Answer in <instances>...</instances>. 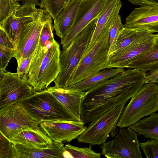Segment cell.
<instances>
[{
  "instance_id": "cell-33",
  "label": "cell",
  "mask_w": 158,
  "mask_h": 158,
  "mask_svg": "<svg viewBox=\"0 0 158 158\" xmlns=\"http://www.w3.org/2000/svg\"><path fill=\"white\" fill-rule=\"evenodd\" d=\"M33 54L26 58L18 63L16 73L23 78L27 80Z\"/></svg>"
},
{
  "instance_id": "cell-17",
  "label": "cell",
  "mask_w": 158,
  "mask_h": 158,
  "mask_svg": "<svg viewBox=\"0 0 158 158\" xmlns=\"http://www.w3.org/2000/svg\"><path fill=\"white\" fill-rule=\"evenodd\" d=\"M122 5L121 0H106L102 12L98 19L94 31L85 53L94 46L105 32L110 31L119 15Z\"/></svg>"
},
{
  "instance_id": "cell-24",
  "label": "cell",
  "mask_w": 158,
  "mask_h": 158,
  "mask_svg": "<svg viewBox=\"0 0 158 158\" xmlns=\"http://www.w3.org/2000/svg\"><path fill=\"white\" fill-rule=\"evenodd\" d=\"M128 127L146 138L158 140V112L145 117Z\"/></svg>"
},
{
  "instance_id": "cell-27",
  "label": "cell",
  "mask_w": 158,
  "mask_h": 158,
  "mask_svg": "<svg viewBox=\"0 0 158 158\" xmlns=\"http://www.w3.org/2000/svg\"><path fill=\"white\" fill-rule=\"evenodd\" d=\"M124 27L122 22L121 16L119 15L114 21L110 31L108 56L114 52L117 38L119 33Z\"/></svg>"
},
{
  "instance_id": "cell-31",
  "label": "cell",
  "mask_w": 158,
  "mask_h": 158,
  "mask_svg": "<svg viewBox=\"0 0 158 158\" xmlns=\"http://www.w3.org/2000/svg\"><path fill=\"white\" fill-rule=\"evenodd\" d=\"M52 22L51 18L44 24L41 31L38 46L43 47L46 42L55 40L53 33V27Z\"/></svg>"
},
{
  "instance_id": "cell-35",
  "label": "cell",
  "mask_w": 158,
  "mask_h": 158,
  "mask_svg": "<svg viewBox=\"0 0 158 158\" xmlns=\"http://www.w3.org/2000/svg\"><path fill=\"white\" fill-rule=\"evenodd\" d=\"M131 3L135 5L158 6V0H127Z\"/></svg>"
},
{
  "instance_id": "cell-38",
  "label": "cell",
  "mask_w": 158,
  "mask_h": 158,
  "mask_svg": "<svg viewBox=\"0 0 158 158\" xmlns=\"http://www.w3.org/2000/svg\"><path fill=\"white\" fill-rule=\"evenodd\" d=\"M155 40H158V33L156 34H155Z\"/></svg>"
},
{
  "instance_id": "cell-30",
  "label": "cell",
  "mask_w": 158,
  "mask_h": 158,
  "mask_svg": "<svg viewBox=\"0 0 158 158\" xmlns=\"http://www.w3.org/2000/svg\"><path fill=\"white\" fill-rule=\"evenodd\" d=\"M140 146L147 158H158V140L150 139L140 143Z\"/></svg>"
},
{
  "instance_id": "cell-6",
  "label": "cell",
  "mask_w": 158,
  "mask_h": 158,
  "mask_svg": "<svg viewBox=\"0 0 158 158\" xmlns=\"http://www.w3.org/2000/svg\"><path fill=\"white\" fill-rule=\"evenodd\" d=\"M126 103L114 107L91 122L77 138L78 142L101 145L106 142L110 134L113 138L118 131L117 125Z\"/></svg>"
},
{
  "instance_id": "cell-19",
  "label": "cell",
  "mask_w": 158,
  "mask_h": 158,
  "mask_svg": "<svg viewBox=\"0 0 158 158\" xmlns=\"http://www.w3.org/2000/svg\"><path fill=\"white\" fill-rule=\"evenodd\" d=\"M64 147L63 143L55 141H53L50 145L44 148L14 144L16 158H63Z\"/></svg>"
},
{
  "instance_id": "cell-9",
  "label": "cell",
  "mask_w": 158,
  "mask_h": 158,
  "mask_svg": "<svg viewBox=\"0 0 158 158\" xmlns=\"http://www.w3.org/2000/svg\"><path fill=\"white\" fill-rule=\"evenodd\" d=\"M40 124L18 103L0 108V133L9 140L22 131L39 128Z\"/></svg>"
},
{
  "instance_id": "cell-5",
  "label": "cell",
  "mask_w": 158,
  "mask_h": 158,
  "mask_svg": "<svg viewBox=\"0 0 158 158\" xmlns=\"http://www.w3.org/2000/svg\"><path fill=\"white\" fill-rule=\"evenodd\" d=\"M158 110V83L145 84L131 98L120 118L117 126L128 127Z\"/></svg>"
},
{
  "instance_id": "cell-3",
  "label": "cell",
  "mask_w": 158,
  "mask_h": 158,
  "mask_svg": "<svg viewBox=\"0 0 158 158\" xmlns=\"http://www.w3.org/2000/svg\"><path fill=\"white\" fill-rule=\"evenodd\" d=\"M98 19L92 21L61 52L60 72L54 81L56 88L67 89L70 80L85 54L96 26Z\"/></svg>"
},
{
  "instance_id": "cell-14",
  "label": "cell",
  "mask_w": 158,
  "mask_h": 158,
  "mask_svg": "<svg viewBox=\"0 0 158 158\" xmlns=\"http://www.w3.org/2000/svg\"><path fill=\"white\" fill-rule=\"evenodd\" d=\"M40 126L52 141L62 143L77 139L87 127L81 121L43 122Z\"/></svg>"
},
{
  "instance_id": "cell-32",
  "label": "cell",
  "mask_w": 158,
  "mask_h": 158,
  "mask_svg": "<svg viewBox=\"0 0 158 158\" xmlns=\"http://www.w3.org/2000/svg\"><path fill=\"white\" fill-rule=\"evenodd\" d=\"M0 72L5 71L10 60L14 57L15 50L6 48L0 46Z\"/></svg>"
},
{
  "instance_id": "cell-18",
  "label": "cell",
  "mask_w": 158,
  "mask_h": 158,
  "mask_svg": "<svg viewBox=\"0 0 158 158\" xmlns=\"http://www.w3.org/2000/svg\"><path fill=\"white\" fill-rule=\"evenodd\" d=\"M47 89L70 112L77 121H81V106L86 92L78 89L56 88L50 86Z\"/></svg>"
},
{
  "instance_id": "cell-26",
  "label": "cell",
  "mask_w": 158,
  "mask_h": 158,
  "mask_svg": "<svg viewBox=\"0 0 158 158\" xmlns=\"http://www.w3.org/2000/svg\"><path fill=\"white\" fill-rule=\"evenodd\" d=\"M71 0H41L37 5L47 11L54 20Z\"/></svg>"
},
{
  "instance_id": "cell-13",
  "label": "cell",
  "mask_w": 158,
  "mask_h": 158,
  "mask_svg": "<svg viewBox=\"0 0 158 158\" xmlns=\"http://www.w3.org/2000/svg\"><path fill=\"white\" fill-rule=\"evenodd\" d=\"M155 34L152 33L137 39L123 49L108 56V68L124 69L149 48L155 43Z\"/></svg>"
},
{
  "instance_id": "cell-1",
  "label": "cell",
  "mask_w": 158,
  "mask_h": 158,
  "mask_svg": "<svg viewBox=\"0 0 158 158\" xmlns=\"http://www.w3.org/2000/svg\"><path fill=\"white\" fill-rule=\"evenodd\" d=\"M147 83L146 72L127 69L86 92L81 121L91 122L114 107L126 103Z\"/></svg>"
},
{
  "instance_id": "cell-10",
  "label": "cell",
  "mask_w": 158,
  "mask_h": 158,
  "mask_svg": "<svg viewBox=\"0 0 158 158\" xmlns=\"http://www.w3.org/2000/svg\"><path fill=\"white\" fill-rule=\"evenodd\" d=\"M51 18L46 10L38 8L33 21L22 27L18 37L14 57L17 64L34 54L38 46L43 25Z\"/></svg>"
},
{
  "instance_id": "cell-4",
  "label": "cell",
  "mask_w": 158,
  "mask_h": 158,
  "mask_svg": "<svg viewBox=\"0 0 158 158\" xmlns=\"http://www.w3.org/2000/svg\"><path fill=\"white\" fill-rule=\"evenodd\" d=\"M18 103L40 123L46 122L77 121L47 89L35 91Z\"/></svg>"
},
{
  "instance_id": "cell-7",
  "label": "cell",
  "mask_w": 158,
  "mask_h": 158,
  "mask_svg": "<svg viewBox=\"0 0 158 158\" xmlns=\"http://www.w3.org/2000/svg\"><path fill=\"white\" fill-rule=\"evenodd\" d=\"M110 31L105 32L85 54L71 78L68 87L108 68Z\"/></svg>"
},
{
  "instance_id": "cell-21",
  "label": "cell",
  "mask_w": 158,
  "mask_h": 158,
  "mask_svg": "<svg viewBox=\"0 0 158 158\" xmlns=\"http://www.w3.org/2000/svg\"><path fill=\"white\" fill-rule=\"evenodd\" d=\"M10 140L14 144L39 148L47 147L53 142L40 127L35 129L22 131L14 135Z\"/></svg>"
},
{
  "instance_id": "cell-37",
  "label": "cell",
  "mask_w": 158,
  "mask_h": 158,
  "mask_svg": "<svg viewBox=\"0 0 158 158\" xmlns=\"http://www.w3.org/2000/svg\"><path fill=\"white\" fill-rule=\"evenodd\" d=\"M18 2H22L23 3H29L32 4L37 5L39 2V0H17Z\"/></svg>"
},
{
  "instance_id": "cell-22",
  "label": "cell",
  "mask_w": 158,
  "mask_h": 158,
  "mask_svg": "<svg viewBox=\"0 0 158 158\" xmlns=\"http://www.w3.org/2000/svg\"><path fill=\"white\" fill-rule=\"evenodd\" d=\"M158 68V40L144 52L132 61L127 69H135L145 72Z\"/></svg>"
},
{
  "instance_id": "cell-25",
  "label": "cell",
  "mask_w": 158,
  "mask_h": 158,
  "mask_svg": "<svg viewBox=\"0 0 158 158\" xmlns=\"http://www.w3.org/2000/svg\"><path fill=\"white\" fill-rule=\"evenodd\" d=\"M64 151L63 153V158H100L101 153H97L89 147L80 148L69 143L64 147Z\"/></svg>"
},
{
  "instance_id": "cell-28",
  "label": "cell",
  "mask_w": 158,
  "mask_h": 158,
  "mask_svg": "<svg viewBox=\"0 0 158 158\" xmlns=\"http://www.w3.org/2000/svg\"><path fill=\"white\" fill-rule=\"evenodd\" d=\"M21 6L17 0H0V23Z\"/></svg>"
},
{
  "instance_id": "cell-2",
  "label": "cell",
  "mask_w": 158,
  "mask_h": 158,
  "mask_svg": "<svg viewBox=\"0 0 158 158\" xmlns=\"http://www.w3.org/2000/svg\"><path fill=\"white\" fill-rule=\"evenodd\" d=\"M60 45L55 40L38 46L33 54L27 80L35 91L45 89L60 71Z\"/></svg>"
},
{
  "instance_id": "cell-36",
  "label": "cell",
  "mask_w": 158,
  "mask_h": 158,
  "mask_svg": "<svg viewBox=\"0 0 158 158\" xmlns=\"http://www.w3.org/2000/svg\"><path fill=\"white\" fill-rule=\"evenodd\" d=\"M147 83H158V68L146 72Z\"/></svg>"
},
{
  "instance_id": "cell-8",
  "label": "cell",
  "mask_w": 158,
  "mask_h": 158,
  "mask_svg": "<svg viewBox=\"0 0 158 158\" xmlns=\"http://www.w3.org/2000/svg\"><path fill=\"white\" fill-rule=\"evenodd\" d=\"M139 135L129 127L119 128L111 140L100 146L101 154L107 158H142Z\"/></svg>"
},
{
  "instance_id": "cell-11",
  "label": "cell",
  "mask_w": 158,
  "mask_h": 158,
  "mask_svg": "<svg viewBox=\"0 0 158 158\" xmlns=\"http://www.w3.org/2000/svg\"><path fill=\"white\" fill-rule=\"evenodd\" d=\"M0 108L18 103L34 93L27 80L6 70L0 72Z\"/></svg>"
},
{
  "instance_id": "cell-16",
  "label": "cell",
  "mask_w": 158,
  "mask_h": 158,
  "mask_svg": "<svg viewBox=\"0 0 158 158\" xmlns=\"http://www.w3.org/2000/svg\"><path fill=\"white\" fill-rule=\"evenodd\" d=\"M124 27L145 28L158 33V6L143 5L135 8L126 19Z\"/></svg>"
},
{
  "instance_id": "cell-15",
  "label": "cell",
  "mask_w": 158,
  "mask_h": 158,
  "mask_svg": "<svg viewBox=\"0 0 158 158\" xmlns=\"http://www.w3.org/2000/svg\"><path fill=\"white\" fill-rule=\"evenodd\" d=\"M35 5L25 3L0 23V29L6 34L16 47L18 37L22 27L33 21L38 8Z\"/></svg>"
},
{
  "instance_id": "cell-34",
  "label": "cell",
  "mask_w": 158,
  "mask_h": 158,
  "mask_svg": "<svg viewBox=\"0 0 158 158\" xmlns=\"http://www.w3.org/2000/svg\"><path fill=\"white\" fill-rule=\"evenodd\" d=\"M0 46L6 48L15 50L16 47L6 33L0 29Z\"/></svg>"
},
{
  "instance_id": "cell-29",
  "label": "cell",
  "mask_w": 158,
  "mask_h": 158,
  "mask_svg": "<svg viewBox=\"0 0 158 158\" xmlns=\"http://www.w3.org/2000/svg\"><path fill=\"white\" fill-rule=\"evenodd\" d=\"M0 158H16L14 143L0 135Z\"/></svg>"
},
{
  "instance_id": "cell-12",
  "label": "cell",
  "mask_w": 158,
  "mask_h": 158,
  "mask_svg": "<svg viewBox=\"0 0 158 158\" xmlns=\"http://www.w3.org/2000/svg\"><path fill=\"white\" fill-rule=\"evenodd\" d=\"M106 0H84L80 5L69 31L61 39L63 50L92 21L98 19L102 12Z\"/></svg>"
},
{
  "instance_id": "cell-23",
  "label": "cell",
  "mask_w": 158,
  "mask_h": 158,
  "mask_svg": "<svg viewBox=\"0 0 158 158\" xmlns=\"http://www.w3.org/2000/svg\"><path fill=\"white\" fill-rule=\"evenodd\" d=\"M125 70L124 69L108 68L68 87L86 92L93 87L114 77Z\"/></svg>"
},
{
  "instance_id": "cell-20",
  "label": "cell",
  "mask_w": 158,
  "mask_h": 158,
  "mask_svg": "<svg viewBox=\"0 0 158 158\" xmlns=\"http://www.w3.org/2000/svg\"><path fill=\"white\" fill-rule=\"evenodd\" d=\"M84 0H71L54 20L55 34L61 39L71 29L79 7Z\"/></svg>"
}]
</instances>
